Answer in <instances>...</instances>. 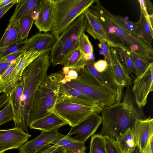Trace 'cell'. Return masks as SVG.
Instances as JSON below:
<instances>
[{
	"instance_id": "6",
	"label": "cell",
	"mask_w": 153,
	"mask_h": 153,
	"mask_svg": "<svg viewBox=\"0 0 153 153\" xmlns=\"http://www.w3.org/2000/svg\"><path fill=\"white\" fill-rule=\"evenodd\" d=\"M54 13L51 34L57 39L96 0H54Z\"/></svg>"
},
{
	"instance_id": "36",
	"label": "cell",
	"mask_w": 153,
	"mask_h": 153,
	"mask_svg": "<svg viewBox=\"0 0 153 153\" xmlns=\"http://www.w3.org/2000/svg\"><path fill=\"white\" fill-rule=\"evenodd\" d=\"M14 114L12 105L9 100L4 108L0 111V126L11 120H13Z\"/></svg>"
},
{
	"instance_id": "40",
	"label": "cell",
	"mask_w": 153,
	"mask_h": 153,
	"mask_svg": "<svg viewBox=\"0 0 153 153\" xmlns=\"http://www.w3.org/2000/svg\"><path fill=\"white\" fill-rule=\"evenodd\" d=\"M94 66L97 72L101 73L105 72L109 68L106 61L103 59L95 62Z\"/></svg>"
},
{
	"instance_id": "37",
	"label": "cell",
	"mask_w": 153,
	"mask_h": 153,
	"mask_svg": "<svg viewBox=\"0 0 153 153\" xmlns=\"http://www.w3.org/2000/svg\"><path fill=\"white\" fill-rule=\"evenodd\" d=\"M104 136L107 153H122L115 140L108 136Z\"/></svg>"
},
{
	"instance_id": "52",
	"label": "cell",
	"mask_w": 153,
	"mask_h": 153,
	"mask_svg": "<svg viewBox=\"0 0 153 153\" xmlns=\"http://www.w3.org/2000/svg\"><path fill=\"white\" fill-rule=\"evenodd\" d=\"M133 153H143V152L140 151L137 148Z\"/></svg>"
},
{
	"instance_id": "23",
	"label": "cell",
	"mask_w": 153,
	"mask_h": 153,
	"mask_svg": "<svg viewBox=\"0 0 153 153\" xmlns=\"http://www.w3.org/2000/svg\"><path fill=\"white\" fill-rule=\"evenodd\" d=\"M19 21L9 23L0 40V48L19 43L20 41Z\"/></svg>"
},
{
	"instance_id": "32",
	"label": "cell",
	"mask_w": 153,
	"mask_h": 153,
	"mask_svg": "<svg viewBox=\"0 0 153 153\" xmlns=\"http://www.w3.org/2000/svg\"><path fill=\"white\" fill-rule=\"evenodd\" d=\"M23 86V82L20 78L15 90L9 98L13 106L14 114V119L17 116L19 110Z\"/></svg>"
},
{
	"instance_id": "1",
	"label": "cell",
	"mask_w": 153,
	"mask_h": 153,
	"mask_svg": "<svg viewBox=\"0 0 153 153\" xmlns=\"http://www.w3.org/2000/svg\"><path fill=\"white\" fill-rule=\"evenodd\" d=\"M50 53H42L35 59L24 69L21 77L23 86L20 106L17 116L13 120L15 127L27 134L31 105L37 89L48 76L50 64Z\"/></svg>"
},
{
	"instance_id": "46",
	"label": "cell",
	"mask_w": 153,
	"mask_h": 153,
	"mask_svg": "<svg viewBox=\"0 0 153 153\" xmlns=\"http://www.w3.org/2000/svg\"><path fill=\"white\" fill-rule=\"evenodd\" d=\"M140 4V10L142 11L144 15L147 19L149 14L146 6V0H138Z\"/></svg>"
},
{
	"instance_id": "15",
	"label": "cell",
	"mask_w": 153,
	"mask_h": 153,
	"mask_svg": "<svg viewBox=\"0 0 153 153\" xmlns=\"http://www.w3.org/2000/svg\"><path fill=\"white\" fill-rule=\"evenodd\" d=\"M58 101L90 106L100 105H97L90 97L79 90L65 83H61L59 88L57 100V102Z\"/></svg>"
},
{
	"instance_id": "10",
	"label": "cell",
	"mask_w": 153,
	"mask_h": 153,
	"mask_svg": "<svg viewBox=\"0 0 153 153\" xmlns=\"http://www.w3.org/2000/svg\"><path fill=\"white\" fill-rule=\"evenodd\" d=\"M110 50L112 62L109 68L117 91L116 103L118 102H121L123 88L131 85L132 79L114 48H111Z\"/></svg>"
},
{
	"instance_id": "41",
	"label": "cell",
	"mask_w": 153,
	"mask_h": 153,
	"mask_svg": "<svg viewBox=\"0 0 153 153\" xmlns=\"http://www.w3.org/2000/svg\"><path fill=\"white\" fill-rule=\"evenodd\" d=\"M22 55L14 60L1 76L0 77V83L5 80L11 72L19 62Z\"/></svg>"
},
{
	"instance_id": "34",
	"label": "cell",
	"mask_w": 153,
	"mask_h": 153,
	"mask_svg": "<svg viewBox=\"0 0 153 153\" xmlns=\"http://www.w3.org/2000/svg\"><path fill=\"white\" fill-rule=\"evenodd\" d=\"M78 48L85 56H90L93 53V46L88 36L85 33L81 36Z\"/></svg>"
},
{
	"instance_id": "7",
	"label": "cell",
	"mask_w": 153,
	"mask_h": 153,
	"mask_svg": "<svg viewBox=\"0 0 153 153\" xmlns=\"http://www.w3.org/2000/svg\"><path fill=\"white\" fill-rule=\"evenodd\" d=\"M77 72L76 79L65 83L81 91L104 107L116 103L117 96L100 85L84 68Z\"/></svg>"
},
{
	"instance_id": "48",
	"label": "cell",
	"mask_w": 153,
	"mask_h": 153,
	"mask_svg": "<svg viewBox=\"0 0 153 153\" xmlns=\"http://www.w3.org/2000/svg\"><path fill=\"white\" fill-rule=\"evenodd\" d=\"M149 26L150 27L151 30L153 32V13L151 14H149L148 17L146 19Z\"/></svg>"
},
{
	"instance_id": "29",
	"label": "cell",
	"mask_w": 153,
	"mask_h": 153,
	"mask_svg": "<svg viewBox=\"0 0 153 153\" xmlns=\"http://www.w3.org/2000/svg\"><path fill=\"white\" fill-rule=\"evenodd\" d=\"M130 53L135 69V75L138 77L145 71L151 62L134 51H130Z\"/></svg>"
},
{
	"instance_id": "2",
	"label": "cell",
	"mask_w": 153,
	"mask_h": 153,
	"mask_svg": "<svg viewBox=\"0 0 153 153\" xmlns=\"http://www.w3.org/2000/svg\"><path fill=\"white\" fill-rule=\"evenodd\" d=\"M123 99L122 102L104 107L101 112L102 126L100 134L115 140L127 129L131 128L137 119L145 118L142 108L134 104L130 86Z\"/></svg>"
},
{
	"instance_id": "43",
	"label": "cell",
	"mask_w": 153,
	"mask_h": 153,
	"mask_svg": "<svg viewBox=\"0 0 153 153\" xmlns=\"http://www.w3.org/2000/svg\"><path fill=\"white\" fill-rule=\"evenodd\" d=\"M78 76L77 72L74 70H70L67 75H65L63 79L61 81V83L63 84L69 82L71 80L76 79Z\"/></svg>"
},
{
	"instance_id": "28",
	"label": "cell",
	"mask_w": 153,
	"mask_h": 153,
	"mask_svg": "<svg viewBox=\"0 0 153 153\" xmlns=\"http://www.w3.org/2000/svg\"><path fill=\"white\" fill-rule=\"evenodd\" d=\"M54 145L63 148L65 150L85 151L86 149L85 143L76 141L72 139L71 136L68 137L66 135L56 141Z\"/></svg>"
},
{
	"instance_id": "44",
	"label": "cell",
	"mask_w": 153,
	"mask_h": 153,
	"mask_svg": "<svg viewBox=\"0 0 153 153\" xmlns=\"http://www.w3.org/2000/svg\"><path fill=\"white\" fill-rule=\"evenodd\" d=\"M19 0H16L15 1L0 8V18L2 17L7 11L15 4L18 3Z\"/></svg>"
},
{
	"instance_id": "42",
	"label": "cell",
	"mask_w": 153,
	"mask_h": 153,
	"mask_svg": "<svg viewBox=\"0 0 153 153\" xmlns=\"http://www.w3.org/2000/svg\"><path fill=\"white\" fill-rule=\"evenodd\" d=\"M25 52L23 51H19L13 53L2 57L0 60L6 62H11L17 59Z\"/></svg>"
},
{
	"instance_id": "19",
	"label": "cell",
	"mask_w": 153,
	"mask_h": 153,
	"mask_svg": "<svg viewBox=\"0 0 153 153\" xmlns=\"http://www.w3.org/2000/svg\"><path fill=\"white\" fill-rule=\"evenodd\" d=\"M86 19L87 25L86 31L94 39L100 42H106L111 47L114 48L116 46L110 39L104 27L98 18L89 8L84 12Z\"/></svg>"
},
{
	"instance_id": "8",
	"label": "cell",
	"mask_w": 153,
	"mask_h": 153,
	"mask_svg": "<svg viewBox=\"0 0 153 153\" xmlns=\"http://www.w3.org/2000/svg\"><path fill=\"white\" fill-rule=\"evenodd\" d=\"M104 107L90 106L62 101L56 102L53 112L66 121L70 126H74L90 115L101 113Z\"/></svg>"
},
{
	"instance_id": "53",
	"label": "cell",
	"mask_w": 153,
	"mask_h": 153,
	"mask_svg": "<svg viewBox=\"0 0 153 153\" xmlns=\"http://www.w3.org/2000/svg\"><path fill=\"white\" fill-rule=\"evenodd\" d=\"M99 52L100 54H101V55H103V51L102 50H100L99 51Z\"/></svg>"
},
{
	"instance_id": "24",
	"label": "cell",
	"mask_w": 153,
	"mask_h": 153,
	"mask_svg": "<svg viewBox=\"0 0 153 153\" xmlns=\"http://www.w3.org/2000/svg\"><path fill=\"white\" fill-rule=\"evenodd\" d=\"M116 140L122 153H133L136 149V144L131 128L127 129Z\"/></svg>"
},
{
	"instance_id": "26",
	"label": "cell",
	"mask_w": 153,
	"mask_h": 153,
	"mask_svg": "<svg viewBox=\"0 0 153 153\" xmlns=\"http://www.w3.org/2000/svg\"><path fill=\"white\" fill-rule=\"evenodd\" d=\"M113 48L128 73L129 74L132 73L135 74V69L130 55V51L120 44H117V46Z\"/></svg>"
},
{
	"instance_id": "54",
	"label": "cell",
	"mask_w": 153,
	"mask_h": 153,
	"mask_svg": "<svg viewBox=\"0 0 153 153\" xmlns=\"http://www.w3.org/2000/svg\"></svg>"
},
{
	"instance_id": "20",
	"label": "cell",
	"mask_w": 153,
	"mask_h": 153,
	"mask_svg": "<svg viewBox=\"0 0 153 153\" xmlns=\"http://www.w3.org/2000/svg\"><path fill=\"white\" fill-rule=\"evenodd\" d=\"M40 0H20L17 4L14 13L10 18L9 23L18 21L22 17L30 15L34 20L38 14Z\"/></svg>"
},
{
	"instance_id": "18",
	"label": "cell",
	"mask_w": 153,
	"mask_h": 153,
	"mask_svg": "<svg viewBox=\"0 0 153 153\" xmlns=\"http://www.w3.org/2000/svg\"><path fill=\"white\" fill-rule=\"evenodd\" d=\"M56 40L52 34L36 33L24 40L25 42V51H36L42 53L51 52Z\"/></svg>"
},
{
	"instance_id": "33",
	"label": "cell",
	"mask_w": 153,
	"mask_h": 153,
	"mask_svg": "<svg viewBox=\"0 0 153 153\" xmlns=\"http://www.w3.org/2000/svg\"><path fill=\"white\" fill-rule=\"evenodd\" d=\"M114 19L128 31L139 38L137 22H133L125 20L122 16L112 14Z\"/></svg>"
},
{
	"instance_id": "47",
	"label": "cell",
	"mask_w": 153,
	"mask_h": 153,
	"mask_svg": "<svg viewBox=\"0 0 153 153\" xmlns=\"http://www.w3.org/2000/svg\"><path fill=\"white\" fill-rule=\"evenodd\" d=\"M9 100L7 96L3 93L0 96V110L6 105Z\"/></svg>"
},
{
	"instance_id": "3",
	"label": "cell",
	"mask_w": 153,
	"mask_h": 153,
	"mask_svg": "<svg viewBox=\"0 0 153 153\" xmlns=\"http://www.w3.org/2000/svg\"><path fill=\"white\" fill-rule=\"evenodd\" d=\"M96 4L90 9L99 19L110 40L116 47L120 44L150 62L153 60V49L120 25L109 12L96 0Z\"/></svg>"
},
{
	"instance_id": "49",
	"label": "cell",
	"mask_w": 153,
	"mask_h": 153,
	"mask_svg": "<svg viewBox=\"0 0 153 153\" xmlns=\"http://www.w3.org/2000/svg\"><path fill=\"white\" fill-rule=\"evenodd\" d=\"M15 0H1L0 1V8L11 3L14 2Z\"/></svg>"
},
{
	"instance_id": "31",
	"label": "cell",
	"mask_w": 153,
	"mask_h": 153,
	"mask_svg": "<svg viewBox=\"0 0 153 153\" xmlns=\"http://www.w3.org/2000/svg\"><path fill=\"white\" fill-rule=\"evenodd\" d=\"M20 41L21 42L27 39L34 20L31 16L27 15L21 18L19 20Z\"/></svg>"
},
{
	"instance_id": "22",
	"label": "cell",
	"mask_w": 153,
	"mask_h": 153,
	"mask_svg": "<svg viewBox=\"0 0 153 153\" xmlns=\"http://www.w3.org/2000/svg\"><path fill=\"white\" fill-rule=\"evenodd\" d=\"M94 62L95 60L89 61L83 68L100 85L117 96L116 88L110 72V68L105 72L100 73L96 71L94 66Z\"/></svg>"
},
{
	"instance_id": "51",
	"label": "cell",
	"mask_w": 153,
	"mask_h": 153,
	"mask_svg": "<svg viewBox=\"0 0 153 153\" xmlns=\"http://www.w3.org/2000/svg\"><path fill=\"white\" fill-rule=\"evenodd\" d=\"M71 69L69 68L67 66H64L62 68V71L64 74L65 75H67Z\"/></svg>"
},
{
	"instance_id": "14",
	"label": "cell",
	"mask_w": 153,
	"mask_h": 153,
	"mask_svg": "<svg viewBox=\"0 0 153 153\" xmlns=\"http://www.w3.org/2000/svg\"><path fill=\"white\" fill-rule=\"evenodd\" d=\"M43 53L36 51L25 52L21 56L16 65L3 82L4 86L8 90H15L24 69L33 61Z\"/></svg>"
},
{
	"instance_id": "21",
	"label": "cell",
	"mask_w": 153,
	"mask_h": 153,
	"mask_svg": "<svg viewBox=\"0 0 153 153\" xmlns=\"http://www.w3.org/2000/svg\"><path fill=\"white\" fill-rule=\"evenodd\" d=\"M68 124L62 118L52 112L47 115L34 121L29 125L30 128L42 131H48Z\"/></svg>"
},
{
	"instance_id": "12",
	"label": "cell",
	"mask_w": 153,
	"mask_h": 153,
	"mask_svg": "<svg viewBox=\"0 0 153 153\" xmlns=\"http://www.w3.org/2000/svg\"><path fill=\"white\" fill-rule=\"evenodd\" d=\"M56 128L48 131H42L34 139L27 141L19 148L18 153H35L48 144H54L55 141L65 135Z\"/></svg>"
},
{
	"instance_id": "17",
	"label": "cell",
	"mask_w": 153,
	"mask_h": 153,
	"mask_svg": "<svg viewBox=\"0 0 153 153\" xmlns=\"http://www.w3.org/2000/svg\"><path fill=\"white\" fill-rule=\"evenodd\" d=\"M54 13V0H40L37 19L34 23L40 32L51 31L53 22Z\"/></svg>"
},
{
	"instance_id": "4",
	"label": "cell",
	"mask_w": 153,
	"mask_h": 153,
	"mask_svg": "<svg viewBox=\"0 0 153 153\" xmlns=\"http://www.w3.org/2000/svg\"><path fill=\"white\" fill-rule=\"evenodd\" d=\"M64 76L62 71L52 73L48 75L39 85L31 105L29 125L53 112L61 81Z\"/></svg>"
},
{
	"instance_id": "30",
	"label": "cell",
	"mask_w": 153,
	"mask_h": 153,
	"mask_svg": "<svg viewBox=\"0 0 153 153\" xmlns=\"http://www.w3.org/2000/svg\"><path fill=\"white\" fill-rule=\"evenodd\" d=\"M89 153H107L104 136L99 134L91 137Z\"/></svg>"
},
{
	"instance_id": "5",
	"label": "cell",
	"mask_w": 153,
	"mask_h": 153,
	"mask_svg": "<svg viewBox=\"0 0 153 153\" xmlns=\"http://www.w3.org/2000/svg\"><path fill=\"white\" fill-rule=\"evenodd\" d=\"M87 25L84 13L81 14L55 40L50 52V61L53 66H65L71 54L78 48L79 39Z\"/></svg>"
},
{
	"instance_id": "13",
	"label": "cell",
	"mask_w": 153,
	"mask_h": 153,
	"mask_svg": "<svg viewBox=\"0 0 153 153\" xmlns=\"http://www.w3.org/2000/svg\"><path fill=\"white\" fill-rule=\"evenodd\" d=\"M31 136L20 128L0 129V153L9 149H19Z\"/></svg>"
},
{
	"instance_id": "27",
	"label": "cell",
	"mask_w": 153,
	"mask_h": 153,
	"mask_svg": "<svg viewBox=\"0 0 153 153\" xmlns=\"http://www.w3.org/2000/svg\"><path fill=\"white\" fill-rule=\"evenodd\" d=\"M90 61L86 59L85 56L77 48L70 56L65 66L77 72Z\"/></svg>"
},
{
	"instance_id": "25",
	"label": "cell",
	"mask_w": 153,
	"mask_h": 153,
	"mask_svg": "<svg viewBox=\"0 0 153 153\" xmlns=\"http://www.w3.org/2000/svg\"><path fill=\"white\" fill-rule=\"evenodd\" d=\"M139 38L142 41L151 47L153 38V32L150 28L149 23L140 10V18L137 22Z\"/></svg>"
},
{
	"instance_id": "9",
	"label": "cell",
	"mask_w": 153,
	"mask_h": 153,
	"mask_svg": "<svg viewBox=\"0 0 153 153\" xmlns=\"http://www.w3.org/2000/svg\"><path fill=\"white\" fill-rule=\"evenodd\" d=\"M153 90V63L151 62L145 71L134 81L132 91L135 103L142 108L147 104L149 94Z\"/></svg>"
},
{
	"instance_id": "35",
	"label": "cell",
	"mask_w": 153,
	"mask_h": 153,
	"mask_svg": "<svg viewBox=\"0 0 153 153\" xmlns=\"http://www.w3.org/2000/svg\"><path fill=\"white\" fill-rule=\"evenodd\" d=\"M25 42L23 41L19 43L0 48V59L2 57L19 51L25 52Z\"/></svg>"
},
{
	"instance_id": "39",
	"label": "cell",
	"mask_w": 153,
	"mask_h": 153,
	"mask_svg": "<svg viewBox=\"0 0 153 153\" xmlns=\"http://www.w3.org/2000/svg\"><path fill=\"white\" fill-rule=\"evenodd\" d=\"M35 153H65V150L57 146L48 144Z\"/></svg>"
},
{
	"instance_id": "38",
	"label": "cell",
	"mask_w": 153,
	"mask_h": 153,
	"mask_svg": "<svg viewBox=\"0 0 153 153\" xmlns=\"http://www.w3.org/2000/svg\"><path fill=\"white\" fill-rule=\"evenodd\" d=\"M98 46L102 50L104 60L106 61L109 67H110L112 62L111 47L106 42L103 41L100 42Z\"/></svg>"
},
{
	"instance_id": "45",
	"label": "cell",
	"mask_w": 153,
	"mask_h": 153,
	"mask_svg": "<svg viewBox=\"0 0 153 153\" xmlns=\"http://www.w3.org/2000/svg\"><path fill=\"white\" fill-rule=\"evenodd\" d=\"M153 135L149 140L143 153H153Z\"/></svg>"
},
{
	"instance_id": "50",
	"label": "cell",
	"mask_w": 153,
	"mask_h": 153,
	"mask_svg": "<svg viewBox=\"0 0 153 153\" xmlns=\"http://www.w3.org/2000/svg\"><path fill=\"white\" fill-rule=\"evenodd\" d=\"M65 153H85V151L78 150H65Z\"/></svg>"
},
{
	"instance_id": "11",
	"label": "cell",
	"mask_w": 153,
	"mask_h": 153,
	"mask_svg": "<svg viewBox=\"0 0 153 153\" xmlns=\"http://www.w3.org/2000/svg\"><path fill=\"white\" fill-rule=\"evenodd\" d=\"M102 117L99 114L95 113L89 116L77 125L72 126L66 136L75 134L73 140L85 143L87 140L96 131L102 123Z\"/></svg>"
},
{
	"instance_id": "16",
	"label": "cell",
	"mask_w": 153,
	"mask_h": 153,
	"mask_svg": "<svg viewBox=\"0 0 153 153\" xmlns=\"http://www.w3.org/2000/svg\"><path fill=\"white\" fill-rule=\"evenodd\" d=\"M137 148L143 152L151 136L153 135V119H137L131 128Z\"/></svg>"
}]
</instances>
